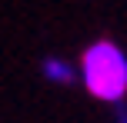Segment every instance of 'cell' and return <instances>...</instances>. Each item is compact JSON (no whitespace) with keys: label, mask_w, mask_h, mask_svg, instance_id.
Wrapping results in <instances>:
<instances>
[{"label":"cell","mask_w":127,"mask_h":123,"mask_svg":"<svg viewBox=\"0 0 127 123\" xmlns=\"http://www.w3.org/2000/svg\"><path fill=\"white\" fill-rule=\"evenodd\" d=\"M80 80L90 97L117 103L127 97V53L114 40H97L80 57Z\"/></svg>","instance_id":"cell-1"},{"label":"cell","mask_w":127,"mask_h":123,"mask_svg":"<svg viewBox=\"0 0 127 123\" xmlns=\"http://www.w3.org/2000/svg\"><path fill=\"white\" fill-rule=\"evenodd\" d=\"M44 77L47 80H54V83H74L77 80V70L67 63V60H60V57H50V60H44Z\"/></svg>","instance_id":"cell-2"}]
</instances>
